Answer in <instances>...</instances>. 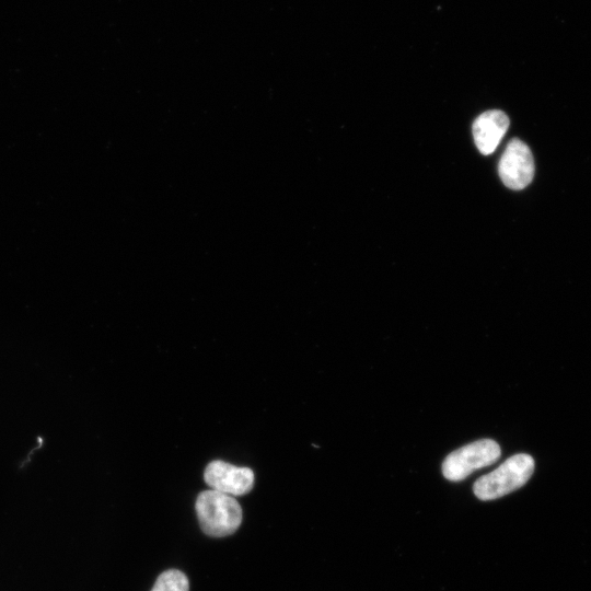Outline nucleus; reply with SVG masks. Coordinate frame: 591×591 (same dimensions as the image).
Wrapping results in <instances>:
<instances>
[{"mask_svg":"<svg viewBox=\"0 0 591 591\" xmlns=\"http://www.w3.org/2000/svg\"><path fill=\"white\" fill-rule=\"evenodd\" d=\"M195 509L202 532L213 537L234 533L242 522V508L230 495L210 489L200 493Z\"/></svg>","mask_w":591,"mask_h":591,"instance_id":"f257e3e1","label":"nucleus"},{"mask_svg":"<svg viewBox=\"0 0 591 591\" xmlns=\"http://www.w3.org/2000/svg\"><path fill=\"white\" fill-rule=\"evenodd\" d=\"M534 466L530 454H514L493 472L479 477L474 483L473 491L484 501L500 498L522 487L532 476Z\"/></svg>","mask_w":591,"mask_h":591,"instance_id":"f03ea898","label":"nucleus"},{"mask_svg":"<svg viewBox=\"0 0 591 591\" xmlns=\"http://www.w3.org/2000/svg\"><path fill=\"white\" fill-rule=\"evenodd\" d=\"M500 455L496 441L477 440L451 452L442 463V474L449 480L460 482L474 471L495 463Z\"/></svg>","mask_w":591,"mask_h":591,"instance_id":"7ed1b4c3","label":"nucleus"},{"mask_svg":"<svg viewBox=\"0 0 591 591\" xmlns=\"http://www.w3.org/2000/svg\"><path fill=\"white\" fill-rule=\"evenodd\" d=\"M498 173L508 188H525L534 176V160L528 144L512 139L500 158Z\"/></svg>","mask_w":591,"mask_h":591,"instance_id":"20e7f679","label":"nucleus"},{"mask_svg":"<svg viewBox=\"0 0 591 591\" xmlns=\"http://www.w3.org/2000/svg\"><path fill=\"white\" fill-rule=\"evenodd\" d=\"M205 482L211 489L230 495L242 496L254 486V473L248 467H240L216 460L204 472Z\"/></svg>","mask_w":591,"mask_h":591,"instance_id":"39448f33","label":"nucleus"},{"mask_svg":"<svg viewBox=\"0 0 591 591\" xmlns=\"http://www.w3.org/2000/svg\"><path fill=\"white\" fill-rule=\"evenodd\" d=\"M508 116L499 109H490L480 114L473 123L474 141L480 153H493L507 132Z\"/></svg>","mask_w":591,"mask_h":591,"instance_id":"423d86ee","label":"nucleus"},{"mask_svg":"<svg viewBox=\"0 0 591 591\" xmlns=\"http://www.w3.org/2000/svg\"><path fill=\"white\" fill-rule=\"evenodd\" d=\"M151 591H189V582L181 570L169 569L158 577Z\"/></svg>","mask_w":591,"mask_h":591,"instance_id":"0eeeda50","label":"nucleus"}]
</instances>
